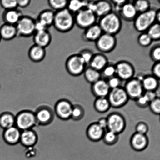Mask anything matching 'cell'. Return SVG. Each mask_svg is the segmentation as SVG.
Returning a JSON list of instances; mask_svg holds the SVG:
<instances>
[{"label":"cell","instance_id":"cell-34","mask_svg":"<svg viewBox=\"0 0 160 160\" xmlns=\"http://www.w3.org/2000/svg\"><path fill=\"white\" fill-rule=\"evenodd\" d=\"M119 134L106 130L102 140L106 145L112 146L115 145L119 140Z\"/></svg>","mask_w":160,"mask_h":160},{"label":"cell","instance_id":"cell-37","mask_svg":"<svg viewBox=\"0 0 160 160\" xmlns=\"http://www.w3.org/2000/svg\"><path fill=\"white\" fill-rule=\"evenodd\" d=\"M68 1L66 0H49L48 4L53 10L60 11L67 8Z\"/></svg>","mask_w":160,"mask_h":160},{"label":"cell","instance_id":"cell-1","mask_svg":"<svg viewBox=\"0 0 160 160\" xmlns=\"http://www.w3.org/2000/svg\"><path fill=\"white\" fill-rule=\"evenodd\" d=\"M98 24L103 33L114 36L118 33L122 28L120 16L113 12L100 18Z\"/></svg>","mask_w":160,"mask_h":160},{"label":"cell","instance_id":"cell-32","mask_svg":"<svg viewBox=\"0 0 160 160\" xmlns=\"http://www.w3.org/2000/svg\"><path fill=\"white\" fill-rule=\"evenodd\" d=\"M55 12L51 10H46L41 12L38 20L46 25L48 28L53 25L55 17Z\"/></svg>","mask_w":160,"mask_h":160},{"label":"cell","instance_id":"cell-52","mask_svg":"<svg viewBox=\"0 0 160 160\" xmlns=\"http://www.w3.org/2000/svg\"><path fill=\"white\" fill-rule=\"evenodd\" d=\"M98 125L103 129H107V120L106 118L102 117L100 118L97 122Z\"/></svg>","mask_w":160,"mask_h":160},{"label":"cell","instance_id":"cell-45","mask_svg":"<svg viewBox=\"0 0 160 160\" xmlns=\"http://www.w3.org/2000/svg\"><path fill=\"white\" fill-rule=\"evenodd\" d=\"M150 56L152 60L155 62H160V47L159 45H157L152 48L150 52Z\"/></svg>","mask_w":160,"mask_h":160},{"label":"cell","instance_id":"cell-40","mask_svg":"<svg viewBox=\"0 0 160 160\" xmlns=\"http://www.w3.org/2000/svg\"><path fill=\"white\" fill-rule=\"evenodd\" d=\"M153 40L146 32H142L138 37V42L141 46L147 48L151 44Z\"/></svg>","mask_w":160,"mask_h":160},{"label":"cell","instance_id":"cell-27","mask_svg":"<svg viewBox=\"0 0 160 160\" xmlns=\"http://www.w3.org/2000/svg\"><path fill=\"white\" fill-rule=\"evenodd\" d=\"M28 54L30 59L33 62H38L44 59L46 51L45 48L34 44L30 48Z\"/></svg>","mask_w":160,"mask_h":160},{"label":"cell","instance_id":"cell-41","mask_svg":"<svg viewBox=\"0 0 160 160\" xmlns=\"http://www.w3.org/2000/svg\"><path fill=\"white\" fill-rule=\"evenodd\" d=\"M0 4L5 10L16 9L17 6V0H2Z\"/></svg>","mask_w":160,"mask_h":160},{"label":"cell","instance_id":"cell-23","mask_svg":"<svg viewBox=\"0 0 160 160\" xmlns=\"http://www.w3.org/2000/svg\"><path fill=\"white\" fill-rule=\"evenodd\" d=\"M108 64V58L104 54L100 53L93 55L89 65L91 68L101 72Z\"/></svg>","mask_w":160,"mask_h":160},{"label":"cell","instance_id":"cell-4","mask_svg":"<svg viewBox=\"0 0 160 160\" xmlns=\"http://www.w3.org/2000/svg\"><path fill=\"white\" fill-rule=\"evenodd\" d=\"M107 120V129L120 135L125 131L126 121L122 114L118 112H112L106 118Z\"/></svg>","mask_w":160,"mask_h":160},{"label":"cell","instance_id":"cell-43","mask_svg":"<svg viewBox=\"0 0 160 160\" xmlns=\"http://www.w3.org/2000/svg\"><path fill=\"white\" fill-rule=\"evenodd\" d=\"M107 81L111 89L117 88L122 86V81L116 76L109 78L107 80Z\"/></svg>","mask_w":160,"mask_h":160},{"label":"cell","instance_id":"cell-16","mask_svg":"<svg viewBox=\"0 0 160 160\" xmlns=\"http://www.w3.org/2000/svg\"><path fill=\"white\" fill-rule=\"evenodd\" d=\"M91 90L92 95L97 98L107 97L111 89L107 80L101 78L92 84Z\"/></svg>","mask_w":160,"mask_h":160},{"label":"cell","instance_id":"cell-31","mask_svg":"<svg viewBox=\"0 0 160 160\" xmlns=\"http://www.w3.org/2000/svg\"><path fill=\"white\" fill-rule=\"evenodd\" d=\"M83 73L86 81L91 84L101 79V72L89 67L86 68Z\"/></svg>","mask_w":160,"mask_h":160},{"label":"cell","instance_id":"cell-26","mask_svg":"<svg viewBox=\"0 0 160 160\" xmlns=\"http://www.w3.org/2000/svg\"><path fill=\"white\" fill-rule=\"evenodd\" d=\"M0 36L2 39L9 40L17 36L15 26L5 23L0 28Z\"/></svg>","mask_w":160,"mask_h":160},{"label":"cell","instance_id":"cell-49","mask_svg":"<svg viewBox=\"0 0 160 160\" xmlns=\"http://www.w3.org/2000/svg\"><path fill=\"white\" fill-rule=\"evenodd\" d=\"M48 28L46 25L43 23L40 20L38 19L35 22V32H40L48 30Z\"/></svg>","mask_w":160,"mask_h":160},{"label":"cell","instance_id":"cell-44","mask_svg":"<svg viewBox=\"0 0 160 160\" xmlns=\"http://www.w3.org/2000/svg\"><path fill=\"white\" fill-rule=\"evenodd\" d=\"M135 130L136 132L147 135L149 131L148 125L145 122H139L136 125Z\"/></svg>","mask_w":160,"mask_h":160},{"label":"cell","instance_id":"cell-19","mask_svg":"<svg viewBox=\"0 0 160 160\" xmlns=\"http://www.w3.org/2000/svg\"><path fill=\"white\" fill-rule=\"evenodd\" d=\"M21 133L18 128L13 126L5 130L3 134V138L9 145H16L20 141Z\"/></svg>","mask_w":160,"mask_h":160},{"label":"cell","instance_id":"cell-50","mask_svg":"<svg viewBox=\"0 0 160 160\" xmlns=\"http://www.w3.org/2000/svg\"><path fill=\"white\" fill-rule=\"evenodd\" d=\"M128 1H125V0H113V1H110L111 4H113L115 6L116 10L118 12L122 6Z\"/></svg>","mask_w":160,"mask_h":160},{"label":"cell","instance_id":"cell-30","mask_svg":"<svg viewBox=\"0 0 160 160\" xmlns=\"http://www.w3.org/2000/svg\"><path fill=\"white\" fill-rule=\"evenodd\" d=\"M15 118L9 112H4L0 115V127L4 130L14 126Z\"/></svg>","mask_w":160,"mask_h":160},{"label":"cell","instance_id":"cell-6","mask_svg":"<svg viewBox=\"0 0 160 160\" xmlns=\"http://www.w3.org/2000/svg\"><path fill=\"white\" fill-rule=\"evenodd\" d=\"M111 107L120 108L123 107L128 103L129 98L122 86L111 89L107 97Z\"/></svg>","mask_w":160,"mask_h":160},{"label":"cell","instance_id":"cell-9","mask_svg":"<svg viewBox=\"0 0 160 160\" xmlns=\"http://www.w3.org/2000/svg\"><path fill=\"white\" fill-rule=\"evenodd\" d=\"M123 88L129 99L134 101L143 95L145 92L142 81L137 78H133L127 81Z\"/></svg>","mask_w":160,"mask_h":160},{"label":"cell","instance_id":"cell-3","mask_svg":"<svg viewBox=\"0 0 160 160\" xmlns=\"http://www.w3.org/2000/svg\"><path fill=\"white\" fill-rule=\"evenodd\" d=\"M157 11L150 9L147 12L138 13L133 21L135 29L138 32H146L149 28L156 22Z\"/></svg>","mask_w":160,"mask_h":160},{"label":"cell","instance_id":"cell-33","mask_svg":"<svg viewBox=\"0 0 160 160\" xmlns=\"http://www.w3.org/2000/svg\"><path fill=\"white\" fill-rule=\"evenodd\" d=\"M89 1L73 0L68 1L67 8L72 13H76L84 8L87 7Z\"/></svg>","mask_w":160,"mask_h":160},{"label":"cell","instance_id":"cell-35","mask_svg":"<svg viewBox=\"0 0 160 160\" xmlns=\"http://www.w3.org/2000/svg\"><path fill=\"white\" fill-rule=\"evenodd\" d=\"M85 114L84 108L79 104L73 105L71 118L75 121H79L83 118Z\"/></svg>","mask_w":160,"mask_h":160},{"label":"cell","instance_id":"cell-51","mask_svg":"<svg viewBox=\"0 0 160 160\" xmlns=\"http://www.w3.org/2000/svg\"><path fill=\"white\" fill-rule=\"evenodd\" d=\"M143 94L147 97V98H148V99L150 102H150L152 101V100H154L155 99L159 97L158 96L156 92L147 91V92H144Z\"/></svg>","mask_w":160,"mask_h":160},{"label":"cell","instance_id":"cell-39","mask_svg":"<svg viewBox=\"0 0 160 160\" xmlns=\"http://www.w3.org/2000/svg\"><path fill=\"white\" fill-rule=\"evenodd\" d=\"M100 72L101 77L105 79H108L113 77L116 76L115 65L108 64Z\"/></svg>","mask_w":160,"mask_h":160},{"label":"cell","instance_id":"cell-28","mask_svg":"<svg viewBox=\"0 0 160 160\" xmlns=\"http://www.w3.org/2000/svg\"><path fill=\"white\" fill-rule=\"evenodd\" d=\"M22 17L18 11L14 9L5 11L3 14V18L5 23L15 26Z\"/></svg>","mask_w":160,"mask_h":160},{"label":"cell","instance_id":"cell-2","mask_svg":"<svg viewBox=\"0 0 160 160\" xmlns=\"http://www.w3.org/2000/svg\"><path fill=\"white\" fill-rule=\"evenodd\" d=\"M75 24L74 16L67 8L55 12L53 25L59 32H68L73 29Z\"/></svg>","mask_w":160,"mask_h":160},{"label":"cell","instance_id":"cell-14","mask_svg":"<svg viewBox=\"0 0 160 160\" xmlns=\"http://www.w3.org/2000/svg\"><path fill=\"white\" fill-rule=\"evenodd\" d=\"M73 105L67 100H59L56 105L55 112L58 117L63 120L71 118Z\"/></svg>","mask_w":160,"mask_h":160},{"label":"cell","instance_id":"cell-13","mask_svg":"<svg viewBox=\"0 0 160 160\" xmlns=\"http://www.w3.org/2000/svg\"><path fill=\"white\" fill-rule=\"evenodd\" d=\"M149 139L147 135L135 132L132 135L130 143L134 151L142 152L145 150L149 145Z\"/></svg>","mask_w":160,"mask_h":160},{"label":"cell","instance_id":"cell-5","mask_svg":"<svg viewBox=\"0 0 160 160\" xmlns=\"http://www.w3.org/2000/svg\"><path fill=\"white\" fill-rule=\"evenodd\" d=\"M74 17L75 23L81 29H84L95 24L97 21L96 15L87 8L77 12Z\"/></svg>","mask_w":160,"mask_h":160},{"label":"cell","instance_id":"cell-12","mask_svg":"<svg viewBox=\"0 0 160 160\" xmlns=\"http://www.w3.org/2000/svg\"><path fill=\"white\" fill-rule=\"evenodd\" d=\"M114 65L116 76L121 81H127L134 78L135 70L132 64L130 62L121 61Z\"/></svg>","mask_w":160,"mask_h":160},{"label":"cell","instance_id":"cell-24","mask_svg":"<svg viewBox=\"0 0 160 160\" xmlns=\"http://www.w3.org/2000/svg\"><path fill=\"white\" fill-rule=\"evenodd\" d=\"M37 134L31 129L24 130L21 133L20 142L25 147L33 146L37 143Z\"/></svg>","mask_w":160,"mask_h":160},{"label":"cell","instance_id":"cell-7","mask_svg":"<svg viewBox=\"0 0 160 160\" xmlns=\"http://www.w3.org/2000/svg\"><path fill=\"white\" fill-rule=\"evenodd\" d=\"M86 66L79 54L70 56L66 62L67 71L73 76H79L84 73Z\"/></svg>","mask_w":160,"mask_h":160},{"label":"cell","instance_id":"cell-17","mask_svg":"<svg viewBox=\"0 0 160 160\" xmlns=\"http://www.w3.org/2000/svg\"><path fill=\"white\" fill-rule=\"evenodd\" d=\"M106 131L101 128L97 122H93L87 127L86 130V136L92 142H98L102 139Z\"/></svg>","mask_w":160,"mask_h":160},{"label":"cell","instance_id":"cell-48","mask_svg":"<svg viewBox=\"0 0 160 160\" xmlns=\"http://www.w3.org/2000/svg\"><path fill=\"white\" fill-rule=\"evenodd\" d=\"M152 76L159 80L160 77V63L159 62H155L152 69Z\"/></svg>","mask_w":160,"mask_h":160},{"label":"cell","instance_id":"cell-36","mask_svg":"<svg viewBox=\"0 0 160 160\" xmlns=\"http://www.w3.org/2000/svg\"><path fill=\"white\" fill-rule=\"evenodd\" d=\"M146 32L153 41H159L160 39V24L156 22L149 28Z\"/></svg>","mask_w":160,"mask_h":160},{"label":"cell","instance_id":"cell-10","mask_svg":"<svg viewBox=\"0 0 160 160\" xmlns=\"http://www.w3.org/2000/svg\"><path fill=\"white\" fill-rule=\"evenodd\" d=\"M35 21L31 17H22L15 25L17 36L29 37L35 32Z\"/></svg>","mask_w":160,"mask_h":160},{"label":"cell","instance_id":"cell-15","mask_svg":"<svg viewBox=\"0 0 160 160\" xmlns=\"http://www.w3.org/2000/svg\"><path fill=\"white\" fill-rule=\"evenodd\" d=\"M37 123L41 125L49 124L54 118L52 110L48 106H42L37 110L35 113Z\"/></svg>","mask_w":160,"mask_h":160},{"label":"cell","instance_id":"cell-11","mask_svg":"<svg viewBox=\"0 0 160 160\" xmlns=\"http://www.w3.org/2000/svg\"><path fill=\"white\" fill-rule=\"evenodd\" d=\"M97 49L100 52L107 53L113 51L117 45L115 36L103 33L95 42Z\"/></svg>","mask_w":160,"mask_h":160},{"label":"cell","instance_id":"cell-25","mask_svg":"<svg viewBox=\"0 0 160 160\" xmlns=\"http://www.w3.org/2000/svg\"><path fill=\"white\" fill-rule=\"evenodd\" d=\"M159 80L152 75L144 76L142 81V87L145 92H156L159 88Z\"/></svg>","mask_w":160,"mask_h":160},{"label":"cell","instance_id":"cell-20","mask_svg":"<svg viewBox=\"0 0 160 160\" xmlns=\"http://www.w3.org/2000/svg\"><path fill=\"white\" fill-rule=\"evenodd\" d=\"M119 12L120 17L128 21H134L138 14L133 3L128 1L122 6Z\"/></svg>","mask_w":160,"mask_h":160},{"label":"cell","instance_id":"cell-21","mask_svg":"<svg viewBox=\"0 0 160 160\" xmlns=\"http://www.w3.org/2000/svg\"><path fill=\"white\" fill-rule=\"evenodd\" d=\"M103 33L101 28L98 24H95L85 29L83 37L88 42H96Z\"/></svg>","mask_w":160,"mask_h":160},{"label":"cell","instance_id":"cell-8","mask_svg":"<svg viewBox=\"0 0 160 160\" xmlns=\"http://www.w3.org/2000/svg\"><path fill=\"white\" fill-rule=\"evenodd\" d=\"M15 118V127L22 131L31 129L37 123L35 113L30 111H22Z\"/></svg>","mask_w":160,"mask_h":160},{"label":"cell","instance_id":"cell-46","mask_svg":"<svg viewBox=\"0 0 160 160\" xmlns=\"http://www.w3.org/2000/svg\"><path fill=\"white\" fill-rule=\"evenodd\" d=\"M79 54L86 65L89 63L94 55L92 51L88 50H83Z\"/></svg>","mask_w":160,"mask_h":160},{"label":"cell","instance_id":"cell-18","mask_svg":"<svg viewBox=\"0 0 160 160\" xmlns=\"http://www.w3.org/2000/svg\"><path fill=\"white\" fill-rule=\"evenodd\" d=\"M94 12L97 17H101L112 12V4L110 1H94Z\"/></svg>","mask_w":160,"mask_h":160},{"label":"cell","instance_id":"cell-54","mask_svg":"<svg viewBox=\"0 0 160 160\" xmlns=\"http://www.w3.org/2000/svg\"><path fill=\"white\" fill-rule=\"evenodd\" d=\"M156 20L157 22L159 23L160 21V9L157 11L156 15Z\"/></svg>","mask_w":160,"mask_h":160},{"label":"cell","instance_id":"cell-29","mask_svg":"<svg viewBox=\"0 0 160 160\" xmlns=\"http://www.w3.org/2000/svg\"><path fill=\"white\" fill-rule=\"evenodd\" d=\"M94 109L100 113H105L111 108L107 97H100L96 98L93 103Z\"/></svg>","mask_w":160,"mask_h":160},{"label":"cell","instance_id":"cell-47","mask_svg":"<svg viewBox=\"0 0 160 160\" xmlns=\"http://www.w3.org/2000/svg\"><path fill=\"white\" fill-rule=\"evenodd\" d=\"M135 101L138 107L142 108L147 107L150 103V102L148 98L144 94L137 99Z\"/></svg>","mask_w":160,"mask_h":160},{"label":"cell","instance_id":"cell-53","mask_svg":"<svg viewBox=\"0 0 160 160\" xmlns=\"http://www.w3.org/2000/svg\"><path fill=\"white\" fill-rule=\"evenodd\" d=\"M30 2L29 0H17V6L22 8H26L29 5Z\"/></svg>","mask_w":160,"mask_h":160},{"label":"cell","instance_id":"cell-42","mask_svg":"<svg viewBox=\"0 0 160 160\" xmlns=\"http://www.w3.org/2000/svg\"><path fill=\"white\" fill-rule=\"evenodd\" d=\"M150 109L153 113L159 115L160 112V99L158 97L150 102L149 104Z\"/></svg>","mask_w":160,"mask_h":160},{"label":"cell","instance_id":"cell-22","mask_svg":"<svg viewBox=\"0 0 160 160\" xmlns=\"http://www.w3.org/2000/svg\"><path fill=\"white\" fill-rule=\"evenodd\" d=\"M34 35V41L36 45L45 48L51 43V35L48 30L36 32Z\"/></svg>","mask_w":160,"mask_h":160},{"label":"cell","instance_id":"cell-38","mask_svg":"<svg viewBox=\"0 0 160 160\" xmlns=\"http://www.w3.org/2000/svg\"><path fill=\"white\" fill-rule=\"evenodd\" d=\"M133 3L138 13L147 12L150 9V3L148 1L139 0L134 1Z\"/></svg>","mask_w":160,"mask_h":160},{"label":"cell","instance_id":"cell-55","mask_svg":"<svg viewBox=\"0 0 160 160\" xmlns=\"http://www.w3.org/2000/svg\"><path fill=\"white\" fill-rule=\"evenodd\" d=\"M1 36H0V42H1Z\"/></svg>","mask_w":160,"mask_h":160}]
</instances>
